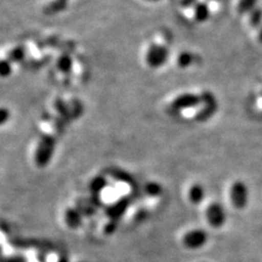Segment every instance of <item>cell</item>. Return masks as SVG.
Returning <instances> with one entry per match:
<instances>
[{
  "label": "cell",
  "mask_w": 262,
  "mask_h": 262,
  "mask_svg": "<svg viewBox=\"0 0 262 262\" xmlns=\"http://www.w3.org/2000/svg\"><path fill=\"white\" fill-rule=\"evenodd\" d=\"M146 1H150V2H158L159 0H146Z\"/></svg>",
  "instance_id": "obj_18"
},
{
  "label": "cell",
  "mask_w": 262,
  "mask_h": 262,
  "mask_svg": "<svg viewBox=\"0 0 262 262\" xmlns=\"http://www.w3.org/2000/svg\"><path fill=\"white\" fill-rule=\"evenodd\" d=\"M198 2V0H181V4L185 8H189L194 6Z\"/></svg>",
  "instance_id": "obj_16"
},
{
  "label": "cell",
  "mask_w": 262,
  "mask_h": 262,
  "mask_svg": "<svg viewBox=\"0 0 262 262\" xmlns=\"http://www.w3.org/2000/svg\"><path fill=\"white\" fill-rule=\"evenodd\" d=\"M213 1H217V0H213Z\"/></svg>",
  "instance_id": "obj_20"
},
{
  "label": "cell",
  "mask_w": 262,
  "mask_h": 262,
  "mask_svg": "<svg viewBox=\"0 0 262 262\" xmlns=\"http://www.w3.org/2000/svg\"><path fill=\"white\" fill-rule=\"evenodd\" d=\"M200 101H202V98L200 99V97L196 94H183V95H180L174 101L173 106L177 109H189L197 106Z\"/></svg>",
  "instance_id": "obj_5"
},
{
  "label": "cell",
  "mask_w": 262,
  "mask_h": 262,
  "mask_svg": "<svg viewBox=\"0 0 262 262\" xmlns=\"http://www.w3.org/2000/svg\"><path fill=\"white\" fill-rule=\"evenodd\" d=\"M211 16V9L205 1H198L193 6V17L198 23H205Z\"/></svg>",
  "instance_id": "obj_7"
},
{
  "label": "cell",
  "mask_w": 262,
  "mask_h": 262,
  "mask_svg": "<svg viewBox=\"0 0 262 262\" xmlns=\"http://www.w3.org/2000/svg\"><path fill=\"white\" fill-rule=\"evenodd\" d=\"M206 219L208 224L214 228H220L226 222L225 208L219 202L211 203L206 209Z\"/></svg>",
  "instance_id": "obj_4"
},
{
  "label": "cell",
  "mask_w": 262,
  "mask_h": 262,
  "mask_svg": "<svg viewBox=\"0 0 262 262\" xmlns=\"http://www.w3.org/2000/svg\"><path fill=\"white\" fill-rule=\"evenodd\" d=\"M11 72V64L8 60H3L1 62V74L2 76L9 75Z\"/></svg>",
  "instance_id": "obj_15"
},
{
  "label": "cell",
  "mask_w": 262,
  "mask_h": 262,
  "mask_svg": "<svg viewBox=\"0 0 262 262\" xmlns=\"http://www.w3.org/2000/svg\"><path fill=\"white\" fill-rule=\"evenodd\" d=\"M258 40H259V42L262 44V27L259 29V32H258Z\"/></svg>",
  "instance_id": "obj_17"
},
{
  "label": "cell",
  "mask_w": 262,
  "mask_h": 262,
  "mask_svg": "<svg viewBox=\"0 0 262 262\" xmlns=\"http://www.w3.org/2000/svg\"><path fill=\"white\" fill-rule=\"evenodd\" d=\"M249 23L253 28H259L262 24V9L256 7L249 14Z\"/></svg>",
  "instance_id": "obj_10"
},
{
  "label": "cell",
  "mask_w": 262,
  "mask_h": 262,
  "mask_svg": "<svg viewBox=\"0 0 262 262\" xmlns=\"http://www.w3.org/2000/svg\"><path fill=\"white\" fill-rule=\"evenodd\" d=\"M45 262H69L64 256L62 255H56V254H50L48 257H46Z\"/></svg>",
  "instance_id": "obj_14"
},
{
  "label": "cell",
  "mask_w": 262,
  "mask_h": 262,
  "mask_svg": "<svg viewBox=\"0 0 262 262\" xmlns=\"http://www.w3.org/2000/svg\"><path fill=\"white\" fill-rule=\"evenodd\" d=\"M177 62L180 67L187 68L193 62V56L189 52H183L179 55Z\"/></svg>",
  "instance_id": "obj_12"
},
{
  "label": "cell",
  "mask_w": 262,
  "mask_h": 262,
  "mask_svg": "<svg viewBox=\"0 0 262 262\" xmlns=\"http://www.w3.org/2000/svg\"><path fill=\"white\" fill-rule=\"evenodd\" d=\"M208 241V234L203 229H191L183 235L181 242L189 251H196L203 248Z\"/></svg>",
  "instance_id": "obj_1"
},
{
  "label": "cell",
  "mask_w": 262,
  "mask_h": 262,
  "mask_svg": "<svg viewBox=\"0 0 262 262\" xmlns=\"http://www.w3.org/2000/svg\"><path fill=\"white\" fill-rule=\"evenodd\" d=\"M230 200L232 205L238 209L243 210L249 201V190L246 184L242 181H236L230 187Z\"/></svg>",
  "instance_id": "obj_3"
},
{
  "label": "cell",
  "mask_w": 262,
  "mask_h": 262,
  "mask_svg": "<svg viewBox=\"0 0 262 262\" xmlns=\"http://www.w3.org/2000/svg\"><path fill=\"white\" fill-rule=\"evenodd\" d=\"M77 262H89V261H85V260H79V261Z\"/></svg>",
  "instance_id": "obj_19"
},
{
  "label": "cell",
  "mask_w": 262,
  "mask_h": 262,
  "mask_svg": "<svg viewBox=\"0 0 262 262\" xmlns=\"http://www.w3.org/2000/svg\"><path fill=\"white\" fill-rule=\"evenodd\" d=\"M169 57V51L163 45L151 44L146 53V62L151 68H159L164 66Z\"/></svg>",
  "instance_id": "obj_2"
},
{
  "label": "cell",
  "mask_w": 262,
  "mask_h": 262,
  "mask_svg": "<svg viewBox=\"0 0 262 262\" xmlns=\"http://www.w3.org/2000/svg\"><path fill=\"white\" fill-rule=\"evenodd\" d=\"M205 189L199 184H195L188 190V199L193 204H199L204 200Z\"/></svg>",
  "instance_id": "obj_8"
},
{
  "label": "cell",
  "mask_w": 262,
  "mask_h": 262,
  "mask_svg": "<svg viewBox=\"0 0 262 262\" xmlns=\"http://www.w3.org/2000/svg\"><path fill=\"white\" fill-rule=\"evenodd\" d=\"M68 7V0H52L43 7V13L47 16H54L62 13Z\"/></svg>",
  "instance_id": "obj_6"
},
{
  "label": "cell",
  "mask_w": 262,
  "mask_h": 262,
  "mask_svg": "<svg viewBox=\"0 0 262 262\" xmlns=\"http://www.w3.org/2000/svg\"><path fill=\"white\" fill-rule=\"evenodd\" d=\"M25 57V50L21 47L13 49L9 54V58L13 61H19Z\"/></svg>",
  "instance_id": "obj_13"
},
{
  "label": "cell",
  "mask_w": 262,
  "mask_h": 262,
  "mask_svg": "<svg viewBox=\"0 0 262 262\" xmlns=\"http://www.w3.org/2000/svg\"><path fill=\"white\" fill-rule=\"evenodd\" d=\"M258 0H239L237 5V11L240 14H250L253 9L257 7Z\"/></svg>",
  "instance_id": "obj_9"
},
{
  "label": "cell",
  "mask_w": 262,
  "mask_h": 262,
  "mask_svg": "<svg viewBox=\"0 0 262 262\" xmlns=\"http://www.w3.org/2000/svg\"><path fill=\"white\" fill-rule=\"evenodd\" d=\"M56 66L61 72H68L72 68V59L71 57L63 55L57 59Z\"/></svg>",
  "instance_id": "obj_11"
}]
</instances>
